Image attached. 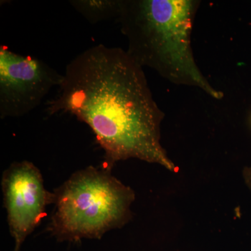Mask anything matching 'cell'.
<instances>
[{
  "mask_svg": "<svg viewBox=\"0 0 251 251\" xmlns=\"http://www.w3.org/2000/svg\"><path fill=\"white\" fill-rule=\"evenodd\" d=\"M49 232L58 242L100 239L131 219L135 193L111 174L90 166L73 174L54 191Z\"/></svg>",
  "mask_w": 251,
  "mask_h": 251,
  "instance_id": "3",
  "label": "cell"
},
{
  "mask_svg": "<svg viewBox=\"0 0 251 251\" xmlns=\"http://www.w3.org/2000/svg\"><path fill=\"white\" fill-rule=\"evenodd\" d=\"M69 3L92 25L117 20L121 11L122 0H72Z\"/></svg>",
  "mask_w": 251,
  "mask_h": 251,
  "instance_id": "6",
  "label": "cell"
},
{
  "mask_svg": "<svg viewBox=\"0 0 251 251\" xmlns=\"http://www.w3.org/2000/svg\"><path fill=\"white\" fill-rule=\"evenodd\" d=\"M198 0H122L117 21L128 41L127 52L142 67L176 85L196 87L216 100L214 87L195 58L192 31Z\"/></svg>",
  "mask_w": 251,
  "mask_h": 251,
  "instance_id": "2",
  "label": "cell"
},
{
  "mask_svg": "<svg viewBox=\"0 0 251 251\" xmlns=\"http://www.w3.org/2000/svg\"><path fill=\"white\" fill-rule=\"evenodd\" d=\"M50 115L68 112L90 127L105 151L104 166L129 158L156 163L176 173L161 144L165 115L148 85L143 68L121 48L99 44L66 67Z\"/></svg>",
  "mask_w": 251,
  "mask_h": 251,
  "instance_id": "1",
  "label": "cell"
},
{
  "mask_svg": "<svg viewBox=\"0 0 251 251\" xmlns=\"http://www.w3.org/2000/svg\"><path fill=\"white\" fill-rule=\"evenodd\" d=\"M1 188L14 251H20L45 216L46 206L53 204L54 193L46 189L40 171L27 161L16 162L4 171Z\"/></svg>",
  "mask_w": 251,
  "mask_h": 251,
  "instance_id": "5",
  "label": "cell"
},
{
  "mask_svg": "<svg viewBox=\"0 0 251 251\" xmlns=\"http://www.w3.org/2000/svg\"><path fill=\"white\" fill-rule=\"evenodd\" d=\"M243 178L244 183L251 191V166L246 167L243 171Z\"/></svg>",
  "mask_w": 251,
  "mask_h": 251,
  "instance_id": "7",
  "label": "cell"
},
{
  "mask_svg": "<svg viewBox=\"0 0 251 251\" xmlns=\"http://www.w3.org/2000/svg\"><path fill=\"white\" fill-rule=\"evenodd\" d=\"M63 75L40 59L0 47V117H20L37 108Z\"/></svg>",
  "mask_w": 251,
  "mask_h": 251,
  "instance_id": "4",
  "label": "cell"
}]
</instances>
